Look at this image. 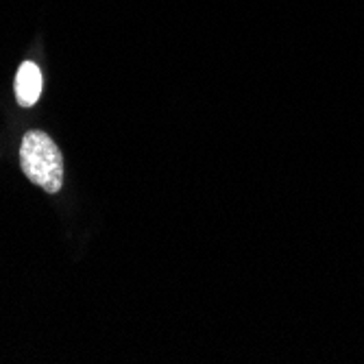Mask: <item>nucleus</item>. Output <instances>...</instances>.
I'll return each instance as SVG.
<instances>
[{
    "label": "nucleus",
    "mask_w": 364,
    "mask_h": 364,
    "mask_svg": "<svg viewBox=\"0 0 364 364\" xmlns=\"http://www.w3.org/2000/svg\"><path fill=\"white\" fill-rule=\"evenodd\" d=\"M20 164L24 175L46 192L55 194L63 186V157L44 131H28L20 144Z\"/></svg>",
    "instance_id": "obj_1"
},
{
    "label": "nucleus",
    "mask_w": 364,
    "mask_h": 364,
    "mask_svg": "<svg viewBox=\"0 0 364 364\" xmlns=\"http://www.w3.org/2000/svg\"><path fill=\"white\" fill-rule=\"evenodd\" d=\"M42 94V73L33 61H24L16 75V98L20 107H33Z\"/></svg>",
    "instance_id": "obj_2"
}]
</instances>
